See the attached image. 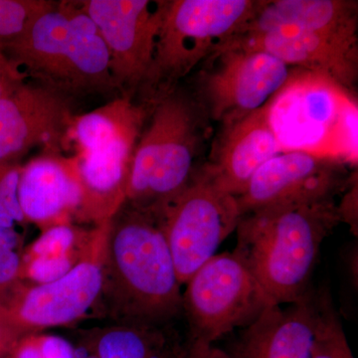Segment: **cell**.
<instances>
[{
	"label": "cell",
	"instance_id": "17",
	"mask_svg": "<svg viewBox=\"0 0 358 358\" xmlns=\"http://www.w3.org/2000/svg\"><path fill=\"white\" fill-rule=\"evenodd\" d=\"M282 152L268 124L266 105L224 126L213 162L202 173L223 192L238 197L268 160Z\"/></svg>",
	"mask_w": 358,
	"mask_h": 358
},
{
	"label": "cell",
	"instance_id": "16",
	"mask_svg": "<svg viewBox=\"0 0 358 358\" xmlns=\"http://www.w3.org/2000/svg\"><path fill=\"white\" fill-rule=\"evenodd\" d=\"M18 197L26 223L42 231L71 224L81 202L76 157L44 150L22 166Z\"/></svg>",
	"mask_w": 358,
	"mask_h": 358
},
{
	"label": "cell",
	"instance_id": "22",
	"mask_svg": "<svg viewBox=\"0 0 358 358\" xmlns=\"http://www.w3.org/2000/svg\"><path fill=\"white\" fill-rule=\"evenodd\" d=\"M94 227L84 229L74 223L61 224L42 231L36 240L23 250L22 261L38 257L60 256L88 246Z\"/></svg>",
	"mask_w": 358,
	"mask_h": 358
},
{
	"label": "cell",
	"instance_id": "34",
	"mask_svg": "<svg viewBox=\"0 0 358 358\" xmlns=\"http://www.w3.org/2000/svg\"><path fill=\"white\" fill-rule=\"evenodd\" d=\"M78 358H96V357H94V355H89V353H88V355H85V357H78Z\"/></svg>",
	"mask_w": 358,
	"mask_h": 358
},
{
	"label": "cell",
	"instance_id": "4",
	"mask_svg": "<svg viewBox=\"0 0 358 358\" xmlns=\"http://www.w3.org/2000/svg\"><path fill=\"white\" fill-rule=\"evenodd\" d=\"M266 110L282 152L357 164V102L334 80L294 68Z\"/></svg>",
	"mask_w": 358,
	"mask_h": 358
},
{
	"label": "cell",
	"instance_id": "20",
	"mask_svg": "<svg viewBox=\"0 0 358 358\" xmlns=\"http://www.w3.org/2000/svg\"><path fill=\"white\" fill-rule=\"evenodd\" d=\"M147 105L120 96L98 109L73 117L67 141L76 143L77 154L93 152L117 143H138L145 119Z\"/></svg>",
	"mask_w": 358,
	"mask_h": 358
},
{
	"label": "cell",
	"instance_id": "27",
	"mask_svg": "<svg viewBox=\"0 0 358 358\" xmlns=\"http://www.w3.org/2000/svg\"><path fill=\"white\" fill-rule=\"evenodd\" d=\"M22 166L20 162L0 164V202L15 223L24 225L26 221L18 197Z\"/></svg>",
	"mask_w": 358,
	"mask_h": 358
},
{
	"label": "cell",
	"instance_id": "12",
	"mask_svg": "<svg viewBox=\"0 0 358 358\" xmlns=\"http://www.w3.org/2000/svg\"><path fill=\"white\" fill-rule=\"evenodd\" d=\"M345 164L307 152H284L259 169L236 197L241 216L268 208L334 199L345 187Z\"/></svg>",
	"mask_w": 358,
	"mask_h": 358
},
{
	"label": "cell",
	"instance_id": "11",
	"mask_svg": "<svg viewBox=\"0 0 358 358\" xmlns=\"http://www.w3.org/2000/svg\"><path fill=\"white\" fill-rule=\"evenodd\" d=\"M107 47L115 90L134 99L145 82L160 25V1L88 0L80 2Z\"/></svg>",
	"mask_w": 358,
	"mask_h": 358
},
{
	"label": "cell",
	"instance_id": "18",
	"mask_svg": "<svg viewBox=\"0 0 358 358\" xmlns=\"http://www.w3.org/2000/svg\"><path fill=\"white\" fill-rule=\"evenodd\" d=\"M136 143H117L75 155L81 186V202L75 221L101 225L112 220L122 208Z\"/></svg>",
	"mask_w": 358,
	"mask_h": 358
},
{
	"label": "cell",
	"instance_id": "26",
	"mask_svg": "<svg viewBox=\"0 0 358 358\" xmlns=\"http://www.w3.org/2000/svg\"><path fill=\"white\" fill-rule=\"evenodd\" d=\"M22 245L15 227H0V296L20 282Z\"/></svg>",
	"mask_w": 358,
	"mask_h": 358
},
{
	"label": "cell",
	"instance_id": "19",
	"mask_svg": "<svg viewBox=\"0 0 358 358\" xmlns=\"http://www.w3.org/2000/svg\"><path fill=\"white\" fill-rule=\"evenodd\" d=\"M279 26H294V27L322 30V31L357 34V1H352V0L258 1L253 17L247 22L238 34L265 31Z\"/></svg>",
	"mask_w": 358,
	"mask_h": 358
},
{
	"label": "cell",
	"instance_id": "9",
	"mask_svg": "<svg viewBox=\"0 0 358 358\" xmlns=\"http://www.w3.org/2000/svg\"><path fill=\"white\" fill-rule=\"evenodd\" d=\"M154 214L181 285L216 255L242 217L236 197L214 185L202 171L193 173L187 185Z\"/></svg>",
	"mask_w": 358,
	"mask_h": 358
},
{
	"label": "cell",
	"instance_id": "21",
	"mask_svg": "<svg viewBox=\"0 0 358 358\" xmlns=\"http://www.w3.org/2000/svg\"><path fill=\"white\" fill-rule=\"evenodd\" d=\"M96 358H181L176 355L169 326L114 324L87 334L83 341Z\"/></svg>",
	"mask_w": 358,
	"mask_h": 358
},
{
	"label": "cell",
	"instance_id": "35",
	"mask_svg": "<svg viewBox=\"0 0 358 358\" xmlns=\"http://www.w3.org/2000/svg\"><path fill=\"white\" fill-rule=\"evenodd\" d=\"M0 45H1V43H0Z\"/></svg>",
	"mask_w": 358,
	"mask_h": 358
},
{
	"label": "cell",
	"instance_id": "6",
	"mask_svg": "<svg viewBox=\"0 0 358 358\" xmlns=\"http://www.w3.org/2000/svg\"><path fill=\"white\" fill-rule=\"evenodd\" d=\"M258 0L160 1V25L154 59L140 91L152 107L176 90L226 40L239 33L255 13Z\"/></svg>",
	"mask_w": 358,
	"mask_h": 358
},
{
	"label": "cell",
	"instance_id": "30",
	"mask_svg": "<svg viewBox=\"0 0 358 358\" xmlns=\"http://www.w3.org/2000/svg\"><path fill=\"white\" fill-rule=\"evenodd\" d=\"M6 358H41L35 334L18 339Z\"/></svg>",
	"mask_w": 358,
	"mask_h": 358
},
{
	"label": "cell",
	"instance_id": "5",
	"mask_svg": "<svg viewBox=\"0 0 358 358\" xmlns=\"http://www.w3.org/2000/svg\"><path fill=\"white\" fill-rule=\"evenodd\" d=\"M134 148L124 203L155 213L189 182L202 136L204 110L174 90L152 106Z\"/></svg>",
	"mask_w": 358,
	"mask_h": 358
},
{
	"label": "cell",
	"instance_id": "10",
	"mask_svg": "<svg viewBox=\"0 0 358 358\" xmlns=\"http://www.w3.org/2000/svg\"><path fill=\"white\" fill-rule=\"evenodd\" d=\"M293 69L266 52L222 43L200 72L196 102L227 126L265 106Z\"/></svg>",
	"mask_w": 358,
	"mask_h": 358
},
{
	"label": "cell",
	"instance_id": "28",
	"mask_svg": "<svg viewBox=\"0 0 358 358\" xmlns=\"http://www.w3.org/2000/svg\"><path fill=\"white\" fill-rule=\"evenodd\" d=\"M41 358H78L74 345L67 339L48 334H35Z\"/></svg>",
	"mask_w": 358,
	"mask_h": 358
},
{
	"label": "cell",
	"instance_id": "2",
	"mask_svg": "<svg viewBox=\"0 0 358 358\" xmlns=\"http://www.w3.org/2000/svg\"><path fill=\"white\" fill-rule=\"evenodd\" d=\"M343 221L334 199L268 207L242 216L236 254L272 306L301 300L310 289L320 247Z\"/></svg>",
	"mask_w": 358,
	"mask_h": 358
},
{
	"label": "cell",
	"instance_id": "3",
	"mask_svg": "<svg viewBox=\"0 0 358 358\" xmlns=\"http://www.w3.org/2000/svg\"><path fill=\"white\" fill-rule=\"evenodd\" d=\"M1 46L26 78L70 100L115 90L107 47L76 2L53 1Z\"/></svg>",
	"mask_w": 358,
	"mask_h": 358
},
{
	"label": "cell",
	"instance_id": "14",
	"mask_svg": "<svg viewBox=\"0 0 358 358\" xmlns=\"http://www.w3.org/2000/svg\"><path fill=\"white\" fill-rule=\"evenodd\" d=\"M73 117L70 99L25 82L0 99V164L20 162L36 147L61 152Z\"/></svg>",
	"mask_w": 358,
	"mask_h": 358
},
{
	"label": "cell",
	"instance_id": "13",
	"mask_svg": "<svg viewBox=\"0 0 358 358\" xmlns=\"http://www.w3.org/2000/svg\"><path fill=\"white\" fill-rule=\"evenodd\" d=\"M223 43L266 52L289 67L329 78L352 93L357 84V34L279 26L235 35Z\"/></svg>",
	"mask_w": 358,
	"mask_h": 358
},
{
	"label": "cell",
	"instance_id": "32",
	"mask_svg": "<svg viewBox=\"0 0 358 358\" xmlns=\"http://www.w3.org/2000/svg\"><path fill=\"white\" fill-rule=\"evenodd\" d=\"M20 338L3 320L0 319V345L13 346Z\"/></svg>",
	"mask_w": 358,
	"mask_h": 358
},
{
	"label": "cell",
	"instance_id": "23",
	"mask_svg": "<svg viewBox=\"0 0 358 358\" xmlns=\"http://www.w3.org/2000/svg\"><path fill=\"white\" fill-rule=\"evenodd\" d=\"M310 358H355L331 298L324 308Z\"/></svg>",
	"mask_w": 358,
	"mask_h": 358
},
{
	"label": "cell",
	"instance_id": "15",
	"mask_svg": "<svg viewBox=\"0 0 358 358\" xmlns=\"http://www.w3.org/2000/svg\"><path fill=\"white\" fill-rule=\"evenodd\" d=\"M329 294L313 289L296 303L268 306L245 327L230 358H310Z\"/></svg>",
	"mask_w": 358,
	"mask_h": 358
},
{
	"label": "cell",
	"instance_id": "24",
	"mask_svg": "<svg viewBox=\"0 0 358 358\" xmlns=\"http://www.w3.org/2000/svg\"><path fill=\"white\" fill-rule=\"evenodd\" d=\"M88 246L83 250H78V251L65 254V255L38 257V258L31 259V260L22 261L20 282L42 285L60 279L61 277L72 270L74 266L83 258Z\"/></svg>",
	"mask_w": 358,
	"mask_h": 358
},
{
	"label": "cell",
	"instance_id": "1",
	"mask_svg": "<svg viewBox=\"0 0 358 358\" xmlns=\"http://www.w3.org/2000/svg\"><path fill=\"white\" fill-rule=\"evenodd\" d=\"M181 286L159 218L122 205L110 222L101 312L114 324L171 326L182 313Z\"/></svg>",
	"mask_w": 358,
	"mask_h": 358
},
{
	"label": "cell",
	"instance_id": "29",
	"mask_svg": "<svg viewBox=\"0 0 358 358\" xmlns=\"http://www.w3.org/2000/svg\"><path fill=\"white\" fill-rule=\"evenodd\" d=\"M25 81L24 73L7 57L0 45V99L10 95Z\"/></svg>",
	"mask_w": 358,
	"mask_h": 358
},
{
	"label": "cell",
	"instance_id": "33",
	"mask_svg": "<svg viewBox=\"0 0 358 358\" xmlns=\"http://www.w3.org/2000/svg\"><path fill=\"white\" fill-rule=\"evenodd\" d=\"M0 227L14 228L15 221L11 217L10 214L6 210V207L0 202Z\"/></svg>",
	"mask_w": 358,
	"mask_h": 358
},
{
	"label": "cell",
	"instance_id": "7",
	"mask_svg": "<svg viewBox=\"0 0 358 358\" xmlns=\"http://www.w3.org/2000/svg\"><path fill=\"white\" fill-rule=\"evenodd\" d=\"M110 222L94 226L83 258L60 279L42 285L18 282L0 296V319L20 338L83 319L102 293Z\"/></svg>",
	"mask_w": 358,
	"mask_h": 358
},
{
	"label": "cell",
	"instance_id": "31",
	"mask_svg": "<svg viewBox=\"0 0 358 358\" xmlns=\"http://www.w3.org/2000/svg\"><path fill=\"white\" fill-rule=\"evenodd\" d=\"M181 358H230L227 352L208 343L192 341Z\"/></svg>",
	"mask_w": 358,
	"mask_h": 358
},
{
	"label": "cell",
	"instance_id": "8",
	"mask_svg": "<svg viewBox=\"0 0 358 358\" xmlns=\"http://www.w3.org/2000/svg\"><path fill=\"white\" fill-rule=\"evenodd\" d=\"M185 285L182 312L192 341L212 345L250 326L272 306L255 275L234 252L216 254Z\"/></svg>",
	"mask_w": 358,
	"mask_h": 358
},
{
	"label": "cell",
	"instance_id": "25",
	"mask_svg": "<svg viewBox=\"0 0 358 358\" xmlns=\"http://www.w3.org/2000/svg\"><path fill=\"white\" fill-rule=\"evenodd\" d=\"M52 3L47 0H0V43L17 37Z\"/></svg>",
	"mask_w": 358,
	"mask_h": 358
}]
</instances>
